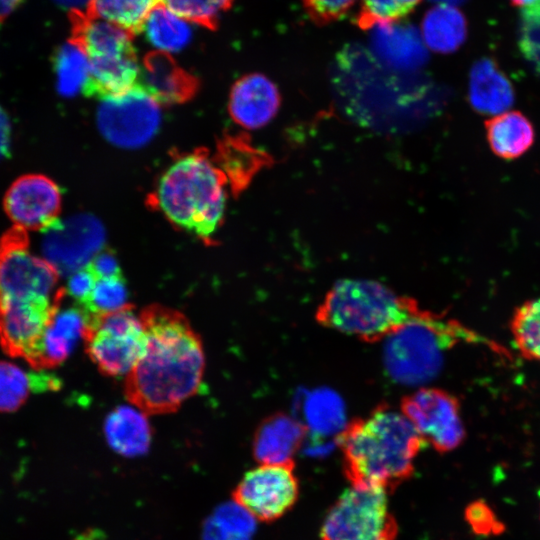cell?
<instances>
[{"mask_svg": "<svg viewBox=\"0 0 540 540\" xmlns=\"http://www.w3.org/2000/svg\"><path fill=\"white\" fill-rule=\"evenodd\" d=\"M146 348L126 375L127 400L146 415L176 411L199 390L205 369L200 337L178 310L152 304L141 311Z\"/></svg>", "mask_w": 540, "mask_h": 540, "instance_id": "1", "label": "cell"}, {"mask_svg": "<svg viewBox=\"0 0 540 540\" xmlns=\"http://www.w3.org/2000/svg\"><path fill=\"white\" fill-rule=\"evenodd\" d=\"M425 443L401 411L387 406L353 420L338 437L351 486L386 493L412 476L414 460Z\"/></svg>", "mask_w": 540, "mask_h": 540, "instance_id": "2", "label": "cell"}, {"mask_svg": "<svg viewBox=\"0 0 540 540\" xmlns=\"http://www.w3.org/2000/svg\"><path fill=\"white\" fill-rule=\"evenodd\" d=\"M424 312L414 299L380 282L342 279L326 293L315 316L326 328L373 343L386 339Z\"/></svg>", "mask_w": 540, "mask_h": 540, "instance_id": "3", "label": "cell"}, {"mask_svg": "<svg viewBox=\"0 0 540 540\" xmlns=\"http://www.w3.org/2000/svg\"><path fill=\"white\" fill-rule=\"evenodd\" d=\"M226 177L204 151L177 159L161 176L153 203L175 226L209 241L222 222Z\"/></svg>", "mask_w": 540, "mask_h": 540, "instance_id": "4", "label": "cell"}, {"mask_svg": "<svg viewBox=\"0 0 540 540\" xmlns=\"http://www.w3.org/2000/svg\"><path fill=\"white\" fill-rule=\"evenodd\" d=\"M461 341L483 339L459 323L425 310L386 338L384 364L395 381L420 384L436 376L445 352Z\"/></svg>", "mask_w": 540, "mask_h": 540, "instance_id": "5", "label": "cell"}, {"mask_svg": "<svg viewBox=\"0 0 540 540\" xmlns=\"http://www.w3.org/2000/svg\"><path fill=\"white\" fill-rule=\"evenodd\" d=\"M70 18L71 39L85 52L90 66V78L83 94L103 99L133 88L140 76L133 35L86 12L70 13Z\"/></svg>", "mask_w": 540, "mask_h": 540, "instance_id": "6", "label": "cell"}, {"mask_svg": "<svg viewBox=\"0 0 540 540\" xmlns=\"http://www.w3.org/2000/svg\"><path fill=\"white\" fill-rule=\"evenodd\" d=\"M83 340L91 361L108 376L127 375L146 348V334L134 308L89 314Z\"/></svg>", "mask_w": 540, "mask_h": 540, "instance_id": "7", "label": "cell"}, {"mask_svg": "<svg viewBox=\"0 0 540 540\" xmlns=\"http://www.w3.org/2000/svg\"><path fill=\"white\" fill-rule=\"evenodd\" d=\"M387 494L352 486L345 490L326 514L320 540H395L398 524Z\"/></svg>", "mask_w": 540, "mask_h": 540, "instance_id": "8", "label": "cell"}, {"mask_svg": "<svg viewBox=\"0 0 540 540\" xmlns=\"http://www.w3.org/2000/svg\"><path fill=\"white\" fill-rule=\"evenodd\" d=\"M59 273L29 250L27 231L14 226L0 237V299L54 300Z\"/></svg>", "mask_w": 540, "mask_h": 540, "instance_id": "9", "label": "cell"}, {"mask_svg": "<svg viewBox=\"0 0 540 540\" xmlns=\"http://www.w3.org/2000/svg\"><path fill=\"white\" fill-rule=\"evenodd\" d=\"M96 120L101 134L110 143L137 148L156 134L161 112L159 103L137 83L122 94L101 99Z\"/></svg>", "mask_w": 540, "mask_h": 540, "instance_id": "10", "label": "cell"}, {"mask_svg": "<svg viewBox=\"0 0 540 540\" xmlns=\"http://www.w3.org/2000/svg\"><path fill=\"white\" fill-rule=\"evenodd\" d=\"M298 494L294 466L261 464L245 473L232 496L255 519L272 522L294 506Z\"/></svg>", "mask_w": 540, "mask_h": 540, "instance_id": "11", "label": "cell"}, {"mask_svg": "<svg viewBox=\"0 0 540 540\" xmlns=\"http://www.w3.org/2000/svg\"><path fill=\"white\" fill-rule=\"evenodd\" d=\"M42 234L43 258L59 275H70L85 267L101 250L105 239L100 221L84 213L57 219Z\"/></svg>", "mask_w": 540, "mask_h": 540, "instance_id": "12", "label": "cell"}, {"mask_svg": "<svg viewBox=\"0 0 540 540\" xmlns=\"http://www.w3.org/2000/svg\"><path fill=\"white\" fill-rule=\"evenodd\" d=\"M401 412L438 452L455 449L464 438L459 403L443 390L421 388L405 396Z\"/></svg>", "mask_w": 540, "mask_h": 540, "instance_id": "13", "label": "cell"}, {"mask_svg": "<svg viewBox=\"0 0 540 540\" xmlns=\"http://www.w3.org/2000/svg\"><path fill=\"white\" fill-rule=\"evenodd\" d=\"M3 204L14 226L43 231L58 219L61 192L50 178L27 174L12 183Z\"/></svg>", "mask_w": 540, "mask_h": 540, "instance_id": "14", "label": "cell"}, {"mask_svg": "<svg viewBox=\"0 0 540 540\" xmlns=\"http://www.w3.org/2000/svg\"><path fill=\"white\" fill-rule=\"evenodd\" d=\"M65 297V289L59 288L50 321L26 358L35 370L58 366L72 353L79 339H83L89 313L77 303L64 306Z\"/></svg>", "mask_w": 540, "mask_h": 540, "instance_id": "15", "label": "cell"}, {"mask_svg": "<svg viewBox=\"0 0 540 540\" xmlns=\"http://www.w3.org/2000/svg\"><path fill=\"white\" fill-rule=\"evenodd\" d=\"M55 309L54 300L0 299V344L12 357L26 360Z\"/></svg>", "mask_w": 540, "mask_h": 540, "instance_id": "16", "label": "cell"}, {"mask_svg": "<svg viewBox=\"0 0 540 540\" xmlns=\"http://www.w3.org/2000/svg\"><path fill=\"white\" fill-rule=\"evenodd\" d=\"M277 86L265 75L253 73L240 78L229 96V113L240 126L254 130L270 123L280 108Z\"/></svg>", "mask_w": 540, "mask_h": 540, "instance_id": "17", "label": "cell"}, {"mask_svg": "<svg viewBox=\"0 0 540 540\" xmlns=\"http://www.w3.org/2000/svg\"><path fill=\"white\" fill-rule=\"evenodd\" d=\"M159 104L182 103L194 96L197 79L162 51L148 53L137 82Z\"/></svg>", "mask_w": 540, "mask_h": 540, "instance_id": "18", "label": "cell"}, {"mask_svg": "<svg viewBox=\"0 0 540 540\" xmlns=\"http://www.w3.org/2000/svg\"><path fill=\"white\" fill-rule=\"evenodd\" d=\"M369 29L372 49L388 67L407 71L426 62V46L414 27L396 22H380Z\"/></svg>", "mask_w": 540, "mask_h": 540, "instance_id": "19", "label": "cell"}, {"mask_svg": "<svg viewBox=\"0 0 540 540\" xmlns=\"http://www.w3.org/2000/svg\"><path fill=\"white\" fill-rule=\"evenodd\" d=\"M306 435V427L284 413L265 419L255 432L253 456L260 464L294 466V458Z\"/></svg>", "mask_w": 540, "mask_h": 540, "instance_id": "20", "label": "cell"}, {"mask_svg": "<svg viewBox=\"0 0 540 540\" xmlns=\"http://www.w3.org/2000/svg\"><path fill=\"white\" fill-rule=\"evenodd\" d=\"M469 101L480 113L499 115L514 102L513 87L495 61L482 58L470 70Z\"/></svg>", "mask_w": 540, "mask_h": 540, "instance_id": "21", "label": "cell"}, {"mask_svg": "<svg viewBox=\"0 0 540 540\" xmlns=\"http://www.w3.org/2000/svg\"><path fill=\"white\" fill-rule=\"evenodd\" d=\"M146 416L136 407L119 406L113 410L104 424L109 446L126 457L146 453L151 443V428Z\"/></svg>", "mask_w": 540, "mask_h": 540, "instance_id": "22", "label": "cell"}, {"mask_svg": "<svg viewBox=\"0 0 540 540\" xmlns=\"http://www.w3.org/2000/svg\"><path fill=\"white\" fill-rule=\"evenodd\" d=\"M485 127L491 150L503 159L522 156L534 142L531 122L517 111L496 115L486 121Z\"/></svg>", "mask_w": 540, "mask_h": 540, "instance_id": "23", "label": "cell"}, {"mask_svg": "<svg viewBox=\"0 0 540 540\" xmlns=\"http://www.w3.org/2000/svg\"><path fill=\"white\" fill-rule=\"evenodd\" d=\"M421 37L426 47L437 53H452L465 41L467 22L453 5L439 4L425 14Z\"/></svg>", "mask_w": 540, "mask_h": 540, "instance_id": "24", "label": "cell"}, {"mask_svg": "<svg viewBox=\"0 0 540 540\" xmlns=\"http://www.w3.org/2000/svg\"><path fill=\"white\" fill-rule=\"evenodd\" d=\"M40 371L28 372L13 363L0 362V412L17 410L32 393L59 388L57 378Z\"/></svg>", "mask_w": 540, "mask_h": 540, "instance_id": "25", "label": "cell"}, {"mask_svg": "<svg viewBox=\"0 0 540 540\" xmlns=\"http://www.w3.org/2000/svg\"><path fill=\"white\" fill-rule=\"evenodd\" d=\"M190 22L162 4L156 6L147 17L143 29L148 41L165 53L182 50L190 41Z\"/></svg>", "mask_w": 540, "mask_h": 540, "instance_id": "26", "label": "cell"}, {"mask_svg": "<svg viewBox=\"0 0 540 540\" xmlns=\"http://www.w3.org/2000/svg\"><path fill=\"white\" fill-rule=\"evenodd\" d=\"M58 92L65 97L84 93L90 78L88 58L73 39L59 47L54 56Z\"/></svg>", "mask_w": 540, "mask_h": 540, "instance_id": "27", "label": "cell"}, {"mask_svg": "<svg viewBox=\"0 0 540 540\" xmlns=\"http://www.w3.org/2000/svg\"><path fill=\"white\" fill-rule=\"evenodd\" d=\"M255 518L235 501L226 502L206 519L203 540H252Z\"/></svg>", "mask_w": 540, "mask_h": 540, "instance_id": "28", "label": "cell"}, {"mask_svg": "<svg viewBox=\"0 0 540 540\" xmlns=\"http://www.w3.org/2000/svg\"><path fill=\"white\" fill-rule=\"evenodd\" d=\"M159 4L160 0H92L86 13L134 35L143 29L147 17Z\"/></svg>", "mask_w": 540, "mask_h": 540, "instance_id": "29", "label": "cell"}, {"mask_svg": "<svg viewBox=\"0 0 540 540\" xmlns=\"http://www.w3.org/2000/svg\"><path fill=\"white\" fill-rule=\"evenodd\" d=\"M511 329L519 351L525 357L540 362V297L517 309Z\"/></svg>", "mask_w": 540, "mask_h": 540, "instance_id": "30", "label": "cell"}, {"mask_svg": "<svg viewBox=\"0 0 540 540\" xmlns=\"http://www.w3.org/2000/svg\"><path fill=\"white\" fill-rule=\"evenodd\" d=\"M233 0H160L164 5L190 23L215 29L223 12Z\"/></svg>", "mask_w": 540, "mask_h": 540, "instance_id": "31", "label": "cell"}, {"mask_svg": "<svg viewBox=\"0 0 540 540\" xmlns=\"http://www.w3.org/2000/svg\"><path fill=\"white\" fill-rule=\"evenodd\" d=\"M308 428L313 432L328 436L341 433L343 412L340 411L339 399L331 394H315L307 406Z\"/></svg>", "mask_w": 540, "mask_h": 540, "instance_id": "32", "label": "cell"}, {"mask_svg": "<svg viewBox=\"0 0 540 540\" xmlns=\"http://www.w3.org/2000/svg\"><path fill=\"white\" fill-rule=\"evenodd\" d=\"M128 292L123 276L97 279L83 308L89 314H105L127 306Z\"/></svg>", "mask_w": 540, "mask_h": 540, "instance_id": "33", "label": "cell"}, {"mask_svg": "<svg viewBox=\"0 0 540 540\" xmlns=\"http://www.w3.org/2000/svg\"><path fill=\"white\" fill-rule=\"evenodd\" d=\"M419 0H362L358 24L370 28L380 22H395L417 6Z\"/></svg>", "mask_w": 540, "mask_h": 540, "instance_id": "34", "label": "cell"}, {"mask_svg": "<svg viewBox=\"0 0 540 540\" xmlns=\"http://www.w3.org/2000/svg\"><path fill=\"white\" fill-rule=\"evenodd\" d=\"M518 42L527 61L540 74V0L522 9Z\"/></svg>", "mask_w": 540, "mask_h": 540, "instance_id": "35", "label": "cell"}, {"mask_svg": "<svg viewBox=\"0 0 540 540\" xmlns=\"http://www.w3.org/2000/svg\"><path fill=\"white\" fill-rule=\"evenodd\" d=\"M471 529L479 535H496L504 530L494 511L483 501L472 502L465 511Z\"/></svg>", "mask_w": 540, "mask_h": 540, "instance_id": "36", "label": "cell"}, {"mask_svg": "<svg viewBox=\"0 0 540 540\" xmlns=\"http://www.w3.org/2000/svg\"><path fill=\"white\" fill-rule=\"evenodd\" d=\"M96 280L87 266L76 270L69 275L66 294L83 307L92 293Z\"/></svg>", "mask_w": 540, "mask_h": 540, "instance_id": "37", "label": "cell"}, {"mask_svg": "<svg viewBox=\"0 0 540 540\" xmlns=\"http://www.w3.org/2000/svg\"><path fill=\"white\" fill-rule=\"evenodd\" d=\"M356 0H304L309 14L320 22L334 20L346 13Z\"/></svg>", "mask_w": 540, "mask_h": 540, "instance_id": "38", "label": "cell"}, {"mask_svg": "<svg viewBox=\"0 0 540 540\" xmlns=\"http://www.w3.org/2000/svg\"><path fill=\"white\" fill-rule=\"evenodd\" d=\"M86 266L96 279L122 275L116 256L109 250H100Z\"/></svg>", "mask_w": 540, "mask_h": 540, "instance_id": "39", "label": "cell"}, {"mask_svg": "<svg viewBox=\"0 0 540 540\" xmlns=\"http://www.w3.org/2000/svg\"><path fill=\"white\" fill-rule=\"evenodd\" d=\"M11 127L9 119L0 107V159L7 155L10 148Z\"/></svg>", "mask_w": 540, "mask_h": 540, "instance_id": "40", "label": "cell"}, {"mask_svg": "<svg viewBox=\"0 0 540 540\" xmlns=\"http://www.w3.org/2000/svg\"><path fill=\"white\" fill-rule=\"evenodd\" d=\"M70 13L86 12L92 0H53Z\"/></svg>", "mask_w": 540, "mask_h": 540, "instance_id": "41", "label": "cell"}, {"mask_svg": "<svg viewBox=\"0 0 540 540\" xmlns=\"http://www.w3.org/2000/svg\"><path fill=\"white\" fill-rule=\"evenodd\" d=\"M21 0H0V24L18 7Z\"/></svg>", "mask_w": 540, "mask_h": 540, "instance_id": "42", "label": "cell"}, {"mask_svg": "<svg viewBox=\"0 0 540 540\" xmlns=\"http://www.w3.org/2000/svg\"><path fill=\"white\" fill-rule=\"evenodd\" d=\"M510 1L513 5H516V6H527L537 0H510Z\"/></svg>", "mask_w": 540, "mask_h": 540, "instance_id": "43", "label": "cell"}, {"mask_svg": "<svg viewBox=\"0 0 540 540\" xmlns=\"http://www.w3.org/2000/svg\"><path fill=\"white\" fill-rule=\"evenodd\" d=\"M431 1L438 2L439 4L453 5V4L463 3L466 0H431Z\"/></svg>", "mask_w": 540, "mask_h": 540, "instance_id": "44", "label": "cell"}]
</instances>
